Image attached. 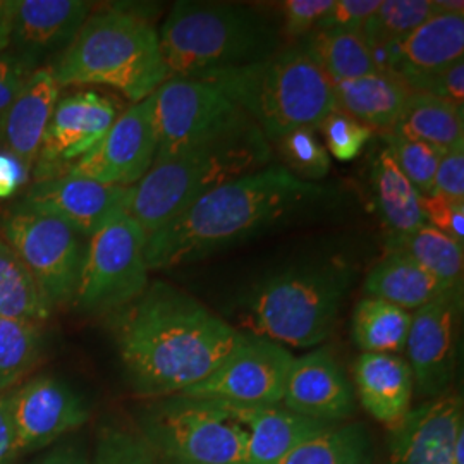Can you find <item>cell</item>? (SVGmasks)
Masks as SVG:
<instances>
[{"label": "cell", "mask_w": 464, "mask_h": 464, "mask_svg": "<svg viewBox=\"0 0 464 464\" xmlns=\"http://www.w3.org/2000/svg\"><path fill=\"white\" fill-rule=\"evenodd\" d=\"M385 143L394 162L420 191V195L421 197L431 195L435 172L444 151L431 147L429 143L410 140L394 133L385 134Z\"/></svg>", "instance_id": "37"}, {"label": "cell", "mask_w": 464, "mask_h": 464, "mask_svg": "<svg viewBox=\"0 0 464 464\" xmlns=\"http://www.w3.org/2000/svg\"><path fill=\"white\" fill-rule=\"evenodd\" d=\"M318 130L325 138V149L339 162H351L362 155L366 143L372 140L373 131L356 119L339 111H332L322 121Z\"/></svg>", "instance_id": "39"}, {"label": "cell", "mask_w": 464, "mask_h": 464, "mask_svg": "<svg viewBox=\"0 0 464 464\" xmlns=\"http://www.w3.org/2000/svg\"><path fill=\"white\" fill-rule=\"evenodd\" d=\"M381 0H334L329 13L320 21V30H349V32H362L366 19L372 16Z\"/></svg>", "instance_id": "43"}, {"label": "cell", "mask_w": 464, "mask_h": 464, "mask_svg": "<svg viewBox=\"0 0 464 464\" xmlns=\"http://www.w3.org/2000/svg\"><path fill=\"white\" fill-rule=\"evenodd\" d=\"M2 239L28 266L52 308L74 301L86 251L78 232L55 217L14 210L2 222Z\"/></svg>", "instance_id": "10"}, {"label": "cell", "mask_w": 464, "mask_h": 464, "mask_svg": "<svg viewBox=\"0 0 464 464\" xmlns=\"http://www.w3.org/2000/svg\"><path fill=\"white\" fill-rule=\"evenodd\" d=\"M295 356L268 339L248 335L207 379L179 396L243 406H279Z\"/></svg>", "instance_id": "11"}, {"label": "cell", "mask_w": 464, "mask_h": 464, "mask_svg": "<svg viewBox=\"0 0 464 464\" xmlns=\"http://www.w3.org/2000/svg\"><path fill=\"white\" fill-rule=\"evenodd\" d=\"M61 86L52 67H38L9 109L0 116V147L30 172L34 167Z\"/></svg>", "instance_id": "21"}, {"label": "cell", "mask_w": 464, "mask_h": 464, "mask_svg": "<svg viewBox=\"0 0 464 464\" xmlns=\"http://www.w3.org/2000/svg\"><path fill=\"white\" fill-rule=\"evenodd\" d=\"M272 145L249 119L166 157H157L134 186L130 216L149 236L218 186L268 167Z\"/></svg>", "instance_id": "3"}, {"label": "cell", "mask_w": 464, "mask_h": 464, "mask_svg": "<svg viewBox=\"0 0 464 464\" xmlns=\"http://www.w3.org/2000/svg\"><path fill=\"white\" fill-rule=\"evenodd\" d=\"M90 464H159L140 431L105 425Z\"/></svg>", "instance_id": "38"}, {"label": "cell", "mask_w": 464, "mask_h": 464, "mask_svg": "<svg viewBox=\"0 0 464 464\" xmlns=\"http://www.w3.org/2000/svg\"><path fill=\"white\" fill-rule=\"evenodd\" d=\"M366 454L365 429L358 423H337L303 440L279 464H362Z\"/></svg>", "instance_id": "33"}, {"label": "cell", "mask_w": 464, "mask_h": 464, "mask_svg": "<svg viewBox=\"0 0 464 464\" xmlns=\"http://www.w3.org/2000/svg\"><path fill=\"white\" fill-rule=\"evenodd\" d=\"M30 464H90L88 450L80 442H63Z\"/></svg>", "instance_id": "48"}, {"label": "cell", "mask_w": 464, "mask_h": 464, "mask_svg": "<svg viewBox=\"0 0 464 464\" xmlns=\"http://www.w3.org/2000/svg\"><path fill=\"white\" fill-rule=\"evenodd\" d=\"M411 327V312L383 299H360L353 310L351 332L363 353L396 354L406 348Z\"/></svg>", "instance_id": "31"}, {"label": "cell", "mask_w": 464, "mask_h": 464, "mask_svg": "<svg viewBox=\"0 0 464 464\" xmlns=\"http://www.w3.org/2000/svg\"><path fill=\"white\" fill-rule=\"evenodd\" d=\"M415 92L391 71L332 84L335 111L356 119L372 131L392 133L406 103Z\"/></svg>", "instance_id": "25"}, {"label": "cell", "mask_w": 464, "mask_h": 464, "mask_svg": "<svg viewBox=\"0 0 464 464\" xmlns=\"http://www.w3.org/2000/svg\"><path fill=\"white\" fill-rule=\"evenodd\" d=\"M90 11L83 0H16L13 45L36 64L44 52L69 45Z\"/></svg>", "instance_id": "24"}, {"label": "cell", "mask_w": 464, "mask_h": 464, "mask_svg": "<svg viewBox=\"0 0 464 464\" xmlns=\"http://www.w3.org/2000/svg\"><path fill=\"white\" fill-rule=\"evenodd\" d=\"M392 133L446 151L464 149L463 107L430 93L415 92Z\"/></svg>", "instance_id": "27"}, {"label": "cell", "mask_w": 464, "mask_h": 464, "mask_svg": "<svg viewBox=\"0 0 464 464\" xmlns=\"http://www.w3.org/2000/svg\"><path fill=\"white\" fill-rule=\"evenodd\" d=\"M329 199L327 188L301 181L282 166L260 169L218 186L149 234L145 262L149 270L197 262L304 216Z\"/></svg>", "instance_id": "2"}, {"label": "cell", "mask_w": 464, "mask_h": 464, "mask_svg": "<svg viewBox=\"0 0 464 464\" xmlns=\"http://www.w3.org/2000/svg\"><path fill=\"white\" fill-rule=\"evenodd\" d=\"M354 279L343 260L293 266L249 295L245 325L281 346L314 348L331 335Z\"/></svg>", "instance_id": "7"}, {"label": "cell", "mask_w": 464, "mask_h": 464, "mask_svg": "<svg viewBox=\"0 0 464 464\" xmlns=\"http://www.w3.org/2000/svg\"><path fill=\"white\" fill-rule=\"evenodd\" d=\"M281 155L284 169L306 183L324 179L331 170V155L320 143L315 130L299 128L274 143Z\"/></svg>", "instance_id": "36"}, {"label": "cell", "mask_w": 464, "mask_h": 464, "mask_svg": "<svg viewBox=\"0 0 464 464\" xmlns=\"http://www.w3.org/2000/svg\"><path fill=\"white\" fill-rule=\"evenodd\" d=\"M112 331L134 392L155 399L179 396L207 379L246 337L166 282L149 284L140 298L116 312Z\"/></svg>", "instance_id": "1"}, {"label": "cell", "mask_w": 464, "mask_h": 464, "mask_svg": "<svg viewBox=\"0 0 464 464\" xmlns=\"http://www.w3.org/2000/svg\"><path fill=\"white\" fill-rule=\"evenodd\" d=\"M418 93H430L439 99L448 100L459 107L464 102V59L456 61L439 74H435L429 83Z\"/></svg>", "instance_id": "45"}, {"label": "cell", "mask_w": 464, "mask_h": 464, "mask_svg": "<svg viewBox=\"0 0 464 464\" xmlns=\"http://www.w3.org/2000/svg\"><path fill=\"white\" fill-rule=\"evenodd\" d=\"M437 11L435 0H381V5L366 19L360 34L372 52L389 49Z\"/></svg>", "instance_id": "34"}, {"label": "cell", "mask_w": 464, "mask_h": 464, "mask_svg": "<svg viewBox=\"0 0 464 464\" xmlns=\"http://www.w3.org/2000/svg\"><path fill=\"white\" fill-rule=\"evenodd\" d=\"M387 251H398L430 272L452 291H463V245L430 226L404 234H389Z\"/></svg>", "instance_id": "29"}, {"label": "cell", "mask_w": 464, "mask_h": 464, "mask_svg": "<svg viewBox=\"0 0 464 464\" xmlns=\"http://www.w3.org/2000/svg\"><path fill=\"white\" fill-rule=\"evenodd\" d=\"M159 45L169 78L198 80L264 61L281 47V34L245 5L179 0L159 32Z\"/></svg>", "instance_id": "4"}, {"label": "cell", "mask_w": 464, "mask_h": 464, "mask_svg": "<svg viewBox=\"0 0 464 464\" xmlns=\"http://www.w3.org/2000/svg\"><path fill=\"white\" fill-rule=\"evenodd\" d=\"M427 226L444 232L458 243H464V203L429 195L421 198Z\"/></svg>", "instance_id": "42"}, {"label": "cell", "mask_w": 464, "mask_h": 464, "mask_svg": "<svg viewBox=\"0 0 464 464\" xmlns=\"http://www.w3.org/2000/svg\"><path fill=\"white\" fill-rule=\"evenodd\" d=\"M461 310L463 291H450L411 314L404 351L421 398L446 396L454 382Z\"/></svg>", "instance_id": "13"}, {"label": "cell", "mask_w": 464, "mask_h": 464, "mask_svg": "<svg viewBox=\"0 0 464 464\" xmlns=\"http://www.w3.org/2000/svg\"><path fill=\"white\" fill-rule=\"evenodd\" d=\"M282 404L285 410L324 423H339L354 413V389L327 349L293 360Z\"/></svg>", "instance_id": "20"}, {"label": "cell", "mask_w": 464, "mask_h": 464, "mask_svg": "<svg viewBox=\"0 0 464 464\" xmlns=\"http://www.w3.org/2000/svg\"><path fill=\"white\" fill-rule=\"evenodd\" d=\"M391 430L389 464H450L464 439L463 398L429 399Z\"/></svg>", "instance_id": "19"}, {"label": "cell", "mask_w": 464, "mask_h": 464, "mask_svg": "<svg viewBox=\"0 0 464 464\" xmlns=\"http://www.w3.org/2000/svg\"><path fill=\"white\" fill-rule=\"evenodd\" d=\"M19 458L16 431L9 408V392L0 394V464H14Z\"/></svg>", "instance_id": "47"}, {"label": "cell", "mask_w": 464, "mask_h": 464, "mask_svg": "<svg viewBox=\"0 0 464 464\" xmlns=\"http://www.w3.org/2000/svg\"><path fill=\"white\" fill-rule=\"evenodd\" d=\"M382 71L396 72L413 92L463 59L464 13L437 11L398 45L372 52Z\"/></svg>", "instance_id": "18"}, {"label": "cell", "mask_w": 464, "mask_h": 464, "mask_svg": "<svg viewBox=\"0 0 464 464\" xmlns=\"http://www.w3.org/2000/svg\"><path fill=\"white\" fill-rule=\"evenodd\" d=\"M38 67L17 52L0 53V116L16 100Z\"/></svg>", "instance_id": "41"}, {"label": "cell", "mask_w": 464, "mask_h": 464, "mask_svg": "<svg viewBox=\"0 0 464 464\" xmlns=\"http://www.w3.org/2000/svg\"><path fill=\"white\" fill-rule=\"evenodd\" d=\"M16 0H0V53L13 47Z\"/></svg>", "instance_id": "49"}, {"label": "cell", "mask_w": 464, "mask_h": 464, "mask_svg": "<svg viewBox=\"0 0 464 464\" xmlns=\"http://www.w3.org/2000/svg\"><path fill=\"white\" fill-rule=\"evenodd\" d=\"M117 117L116 103L97 92H78L59 100L34 162L36 183L67 174L99 145Z\"/></svg>", "instance_id": "15"}, {"label": "cell", "mask_w": 464, "mask_h": 464, "mask_svg": "<svg viewBox=\"0 0 464 464\" xmlns=\"http://www.w3.org/2000/svg\"><path fill=\"white\" fill-rule=\"evenodd\" d=\"M216 402L248 433L245 464H279L303 440L334 425L296 415L279 406Z\"/></svg>", "instance_id": "22"}, {"label": "cell", "mask_w": 464, "mask_h": 464, "mask_svg": "<svg viewBox=\"0 0 464 464\" xmlns=\"http://www.w3.org/2000/svg\"><path fill=\"white\" fill-rule=\"evenodd\" d=\"M52 72L61 88L111 86L133 103L169 80L159 32L145 17L119 7L86 17Z\"/></svg>", "instance_id": "6"}, {"label": "cell", "mask_w": 464, "mask_h": 464, "mask_svg": "<svg viewBox=\"0 0 464 464\" xmlns=\"http://www.w3.org/2000/svg\"><path fill=\"white\" fill-rule=\"evenodd\" d=\"M28 178L30 170L14 155L0 150V199L13 198Z\"/></svg>", "instance_id": "46"}, {"label": "cell", "mask_w": 464, "mask_h": 464, "mask_svg": "<svg viewBox=\"0 0 464 464\" xmlns=\"http://www.w3.org/2000/svg\"><path fill=\"white\" fill-rule=\"evenodd\" d=\"M450 291L415 260L398 251H387L365 279L368 296L383 299L408 312L418 310Z\"/></svg>", "instance_id": "26"}, {"label": "cell", "mask_w": 464, "mask_h": 464, "mask_svg": "<svg viewBox=\"0 0 464 464\" xmlns=\"http://www.w3.org/2000/svg\"><path fill=\"white\" fill-rule=\"evenodd\" d=\"M431 195L464 203V149L446 151L439 162Z\"/></svg>", "instance_id": "44"}, {"label": "cell", "mask_w": 464, "mask_h": 464, "mask_svg": "<svg viewBox=\"0 0 464 464\" xmlns=\"http://www.w3.org/2000/svg\"><path fill=\"white\" fill-rule=\"evenodd\" d=\"M353 381L366 413L389 429L411 411L413 373L398 354L362 353L353 366Z\"/></svg>", "instance_id": "23"}, {"label": "cell", "mask_w": 464, "mask_h": 464, "mask_svg": "<svg viewBox=\"0 0 464 464\" xmlns=\"http://www.w3.org/2000/svg\"><path fill=\"white\" fill-rule=\"evenodd\" d=\"M334 0H287L282 2L284 34L291 38H306L329 13Z\"/></svg>", "instance_id": "40"}, {"label": "cell", "mask_w": 464, "mask_h": 464, "mask_svg": "<svg viewBox=\"0 0 464 464\" xmlns=\"http://www.w3.org/2000/svg\"><path fill=\"white\" fill-rule=\"evenodd\" d=\"M147 234L133 217H121L90 237L74 303L86 314H116L149 287Z\"/></svg>", "instance_id": "9"}, {"label": "cell", "mask_w": 464, "mask_h": 464, "mask_svg": "<svg viewBox=\"0 0 464 464\" xmlns=\"http://www.w3.org/2000/svg\"><path fill=\"white\" fill-rule=\"evenodd\" d=\"M9 408L19 456L47 448L83 427L90 418V408L84 399L66 382L49 375L11 389Z\"/></svg>", "instance_id": "17"}, {"label": "cell", "mask_w": 464, "mask_h": 464, "mask_svg": "<svg viewBox=\"0 0 464 464\" xmlns=\"http://www.w3.org/2000/svg\"><path fill=\"white\" fill-rule=\"evenodd\" d=\"M138 431L159 464H245L248 433L216 401L169 396L143 410Z\"/></svg>", "instance_id": "8"}, {"label": "cell", "mask_w": 464, "mask_h": 464, "mask_svg": "<svg viewBox=\"0 0 464 464\" xmlns=\"http://www.w3.org/2000/svg\"><path fill=\"white\" fill-rule=\"evenodd\" d=\"M50 314L32 272L0 236V316L42 325Z\"/></svg>", "instance_id": "32"}, {"label": "cell", "mask_w": 464, "mask_h": 464, "mask_svg": "<svg viewBox=\"0 0 464 464\" xmlns=\"http://www.w3.org/2000/svg\"><path fill=\"white\" fill-rule=\"evenodd\" d=\"M332 84L382 71L360 32L320 30L301 44Z\"/></svg>", "instance_id": "30"}, {"label": "cell", "mask_w": 464, "mask_h": 464, "mask_svg": "<svg viewBox=\"0 0 464 464\" xmlns=\"http://www.w3.org/2000/svg\"><path fill=\"white\" fill-rule=\"evenodd\" d=\"M157 157L176 153L237 122L246 114L214 84L169 78L155 93Z\"/></svg>", "instance_id": "12"}, {"label": "cell", "mask_w": 464, "mask_h": 464, "mask_svg": "<svg viewBox=\"0 0 464 464\" xmlns=\"http://www.w3.org/2000/svg\"><path fill=\"white\" fill-rule=\"evenodd\" d=\"M375 205L391 234H404L427 226L421 195L402 174L389 149H382L372 166Z\"/></svg>", "instance_id": "28"}, {"label": "cell", "mask_w": 464, "mask_h": 464, "mask_svg": "<svg viewBox=\"0 0 464 464\" xmlns=\"http://www.w3.org/2000/svg\"><path fill=\"white\" fill-rule=\"evenodd\" d=\"M42 343L38 324L0 316V394L9 392L36 365Z\"/></svg>", "instance_id": "35"}, {"label": "cell", "mask_w": 464, "mask_h": 464, "mask_svg": "<svg viewBox=\"0 0 464 464\" xmlns=\"http://www.w3.org/2000/svg\"><path fill=\"white\" fill-rule=\"evenodd\" d=\"M133 188L59 176L34 183L16 212L55 217L80 236H95L121 217L130 216Z\"/></svg>", "instance_id": "16"}, {"label": "cell", "mask_w": 464, "mask_h": 464, "mask_svg": "<svg viewBox=\"0 0 464 464\" xmlns=\"http://www.w3.org/2000/svg\"><path fill=\"white\" fill-rule=\"evenodd\" d=\"M157 145L155 100L151 95L117 117L99 145L71 167L67 174L97 183L133 188L153 164Z\"/></svg>", "instance_id": "14"}, {"label": "cell", "mask_w": 464, "mask_h": 464, "mask_svg": "<svg viewBox=\"0 0 464 464\" xmlns=\"http://www.w3.org/2000/svg\"><path fill=\"white\" fill-rule=\"evenodd\" d=\"M236 103L276 143L299 128L318 130L335 111L332 83L303 45L279 49L248 66L203 78Z\"/></svg>", "instance_id": "5"}]
</instances>
